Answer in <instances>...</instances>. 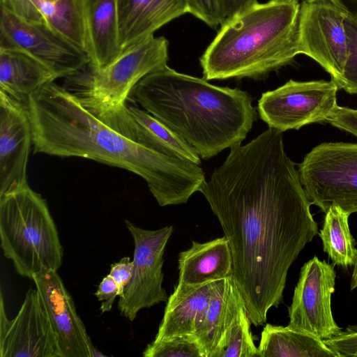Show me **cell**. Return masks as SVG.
Returning <instances> with one entry per match:
<instances>
[{
  "instance_id": "1",
  "label": "cell",
  "mask_w": 357,
  "mask_h": 357,
  "mask_svg": "<svg viewBox=\"0 0 357 357\" xmlns=\"http://www.w3.org/2000/svg\"><path fill=\"white\" fill-rule=\"evenodd\" d=\"M282 132L268 127L231 147L199 190L228 241L231 277L256 326L282 301L291 265L318 234Z\"/></svg>"
},
{
  "instance_id": "2",
  "label": "cell",
  "mask_w": 357,
  "mask_h": 357,
  "mask_svg": "<svg viewBox=\"0 0 357 357\" xmlns=\"http://www.w3.org/2000/svg\"><path fill=\"white\" fill-rule=\"evenodd\" d=\"M34 153L81 157L141 176L160 206L186 203L206 181L199 165L158 153L128 139L54 82L24 103Z\"/></svg>"
},
{
  "instance_id": "3",
  "label": "cell",
  "mask_w": 357,
  "mask_h": 357,
  "mask_svg": "<svg viewBox=\"0 0 357 357\" xmlns=\"http://www.w3.org/2000/svg\"><path fill=\"white\" fill-rule=\"evenodd\" d=\"M128 100L159 120L204 160L241 144L256 119L248 92L213 85L167 65L142 79Z\"/></svg>"
},
{
  "instance_id": "4",
  "label": "cell",
  "mask_w": 357,
  "mask_h": 357,
  "mask_svg": "<svg viewBox=\"0 0 357 357\" xmlns=\"http://www.w3.org/2000/svg\"><path fill=\"white\" fill-rule=\"evenodd\" d=\"M297 0L257 3L221 24L201 56L204 79H259L300 54Z\"/></svg>"
},
{
  "instance_id": "5",
  "label": "cell",
  "mask_w": 357,
  "mask_h": 357,
  "mask_svg": "<svg viewBox=\"0 0 357 357\" xmlns=\"http://www.w3.org/2000/svg\"><path fill=\"white\" fill-rule=\"evenodd\" d=\"M1 248L17 273L32 280L42 268L58 271L63 250L45 199L29 185L0 197Z\"/></svg>"
},
{
  "instance_id": "6",
  "label": "cell",
  "mask_w": 357,
  "mask_h": 357,
  "mask_svg": "<svg viewBox=\"0 0 357 357\" xmlns=\"http://www.w3.org/2000/svg\"><path fill=\"white\" fill-rule=\"evenodd\" d=\"M169 42L154 36L123 52L104 68L71 76L79 85L74 93L93 114L115 109L126 102L134 86L145 76L167 65Z\"/></svg>"
},
{
  "instance_id": "7",
  "label": "cell",
  "mask_w": 357,
  "mask_h": 357,
  "mask_svg": "<svg viewBox=\"0 0 357 357\" xmlns=\"http://www.w3.org/2000/svg\"><path fill=\"white\" fill-rule=\"evenodd\" d=\"M303 187L312 204L325 213L337 206L357 212V144L323 143L298 165Z\"/></svg>"
},
{
  "instance_id": "8",
  "label": "cell",
  "mask_w": 357,
  "mask_h": 357,
  "mask_svg": "<svg viewBox=\"0 0 357 357\" xmlns=\"http://www.w3.org/2000/svg\"><path fill=\"white\" fill-rule=\"evenodd\" d=\"M349 10L342 0H303L300 4V54L317 61L337 85L347 54L344 20Z\"/></svg>"
},
{
  "instance_id": "9",
  "label": "cell",
  "mask_w": 357,
  "mask_h": 357,
  "mask_svg": "<svg viewBox=\"0 0 357 357\" xmlns=\"http://www.w3.org/2000/svg\"><path fill=\"white\" fill-rule=\"evenodd\" d=\"M337 85L331 81L298 82L264 92L258 100L259 116L270 128L281 132L298 130L316 122L326 121L337 106Z\"/></svg>"
},
{
  "instance_id": "10",
  "label": "cell",
  "mask_w": 357,
  "mask_h": 357,
  "mask_svg": "<svg viewBox=\"0 0 357 357\" xmlns=\"http://www.w3.org/2000/svg\"><path fill=\"white\" fill-rule=\"evenodd\" d=\"M125 223L133 238L135 250L131 279L119 296L118 308L121 315L132 321L142 309L168 299L162 287L163 255L173 227L148 230L128 220Z\"/></svg>"
},
{
  "instance_id": "11",
  "label": "cell",
  "mask_w": 357,
  "mask_h": 357,
  "mask_svg": "<svg viewBox=\"0 0 357 357\" xmlns=\"http://www.w3.org/2000/svg\"><path fill=\"white\" fill-rule=\"evenodd\" d=\"M0 11V47L29 53L57 78L71 77L89 66L85 52L47 25L27 22L3 9Z\"/></svg>"
},
{
  "instance_id": "12",
  "label": "cell",
  "mask_w": 357,
  "mask_h": 357,
  "mask_svg": "<svg viewBox=\"0 0 357 357\" xmlns=\"http://www.w3.org/2000/svg\"><path fill=\"white\" fill-rule=\"evenodd\" d=\"M335 278L334 264L321 261L317 257L304 264L289 307V326L321 340L342 332L331 310Z\"/></svg>"
},
{
  "instance_id": "13",
  "label": "cell",
  "mask_w": 357,
  "mask_h": 357,
  "mask_svg": "<svg viewBox=\"0 0 357 357\" xmlns=\"http://www.w3.org/2000/svg\"><path fill=\"white\" fill-rule=\"evenodd\" d=\"M1 357H62L59 340L39 293L29 289L17 315L6 317L0 301Z\"/></svg>"
},
{
  "instance_id": "14",
  "label": "cell",
  "mask_w": 357,
  "mask_h": 357,
  "mask_svg": "<svg viewBox=\"0 0 357 357\" xmlns=\"http://www.w3.org/2000/svg\"><path fill=\"white\" fill-rule=\"evenodd\" d=\"M32 280L57 335L62 357L105 356L93 346L57 271L42 268Z\"/></svg>"
},
{
  "instance_id": "15",
  "label": "cell",
  "mask_w": 357,
  "mask_h": 357,
  "mask_svg": "<svg viewBox=\"0 0 357 357\" xmlns=\"http://www.w3.org/2000/svg\"><path fill=\"white\" fill-rule=\"evenodd\" d=\"M93 114L137 144L167 157L201 165L199 155L190 144L133 102L127 100L115 109Z\"/></svg>"
},
{
  "instance_id": "16",
  "label": "cell",
  "mask_w": 357,
  "mask_h": 357,
  "mask_svg": "<svg viewBox=\"0 0 357 357\" xmlns=\"http://www.w3.org/2000/svg\"><path fill=\"white\" fill-rule=\"evenodd\" d=\"M32 130L24 104L0 91V197L26 186Z\"/></svg>"
},
{
  "instance_id": "17",
  "label": "cell",
  "mask_w": 357,
  "mask_h": 357,
  "mask_svg": "<svg viewBox=\"0 0 357 357\" xmlns=\"http://www.w3.org/2000/svg\"><path fill=\"white\" fill-rule=\"evenodd\" d=\"M121 53L188 13L185 0H116Z\"/></svg>"
},
{
  "instance_id": "18",
  "label": "cell",
  "mask_w": 357,
  "mask_h": 357,
  "mask_svg": "<svg viewBox=\"0 0 357 357\" xmlns=\"http://www.w3.org/2000/svg\"><path fill=\"white\" fill-rule=\"evenodd\" d=\"M89 67L98 70L121 54L116 0H80Z\"/></svg>"
},
{
  "instance_id": "19",
  "label": "cell",
  "mask_w": 357,
  "mask_h": 357,
  "mask_svg": "<svg viewBox=\"0 0 357 357\" xmlns=\"http://www.w3.org/2000/svg\"><path fill=\"white\" fill-rule=\"evenodd\" d=\"M220 280L200 285L177 283L168 297L154 340L193 335Z\"/></svg>"
},
{
  "instance_id": "20",
  "label": "cell",
  "mask_w": 357,
  "mask_h": 357,
  "mask_svg": "<svg viewBox=\"0 0 357 357\" xmlns=\"http://www.w3.org/2000/svg\"><path fill=\"white\" fill-rule=\"evenodd\" d=\"M244 307L245 301L232 277L221 280L194 335L204 357L213 356Z\"/></svg>"
},
{
  "instance_id": "21",
  "label": "cell",
  "mask_w": 357,
  "mask_h": 357,
  "mask_svg": "<svg viewBox=\"0 0 357 357\" xmlns=\"http://www.w3.org/2000/svg\"><path fill=\"white\" fill-rule=\"evenodd\" d=\"M178 282L200 285L225 279L232 274V256L225 236L205 242L192 241L178 259Z\"/></svg>"
},
{
  "instance_id": "22",
  "label": "cell",
  "mask_w": 357,
  "mask_h": 357,
  "mask_svg": "<svg viewBox=\"0 0 357 357\" xmlns=\"http://www.w3.org/2000/svg\"><path fill=\"white\" fill-rule=\"evenodd\" d=\"M57 77L45 65L17 48L0 47V91L24 103Z\"/></svg>"
},
{
  "instance_id": "23",
  "label": "cell",
  "mask_w": 357,
  "mask_h": 357,
  "mask_svg": "<svg viewBox=\"0 0 357 357\" xmlns=\"http://www.w3.org/2000/svg\"><path fill=\"white\" fill-rule=\"evenodd\" d=\"M261 357H338L323 340L289 326L267 324L261 333Z\"/></svg>"
},
{
  "instance_id": "24",
  "label": "cell",
  "mask_w": 357,
  "mask_h": 357,
  "mask_svg": "<svg viewBox=\"0 0 357 357\" xmlns=\"http://www.w3.org/2000/svg\"><path fill=\"white\" fill-rule=\"evenodd\" d=\"M325 214L324 225L319 233L324 251L334 265L344 268L354 266L357 250L349 230V215L337 206L330 207Z\"/></svg>"
},
{
  "instance_id": "25",
  "label": "cell",
  "mask_w": 357,
  "mask_h": 357,
  "mask_svg": "<svg viewBox=\"0 0 357 357\" xmlns=\"http://www.w3.org/2000/svg\"><path fill=\"white\" fill-rule=\"evenodd\" d=\"M251 324L246 307H244L212 357H261L253 340Z\"/></svg>"
},
{
  "instance_id": "26",
  "label": "cell",
  "mask_w": 357,
  "mask_h": 357,
  "mask_svg": "<svg viewBox=\"0 0 357 357\" xmlns=\"http://www.w3.org/2000/svg\"><path fill=\"white\" fill-rule=\"evenodd\" d=\"M142 355L144 357H204L193 335L153 340L147 345Z\"/></svg>"
},
{
  "instance_id": "27",
  "label": "cell",
  "mask_w": 357,
  "mask_h": 357,
  "mask_svg": "<svg viewBox=\"0 0 357 357\" xmlns=\"http://www.w3.org/2000/svg\"><path fill=\"white\" fill-rule=\"evenodd\" d=\"M347 36V54L338 88L357 93V12L349 10L344 20Z\"/></svg>"
},
{
  "instance_id": "28",
  "label": "cell",
  "mask_w": 357,
  "mask_h": 357,
  "mask_svg": "<svg viewBox=\"0 0 357 357\" xmlns=\"http://www.w3.org/2000/svg\"><path fill=\"white\" fill-rule=\"evenodd\" d=\"M188 13L211 27L223 23L218 0H185Z\"/></svg>"
},
{
  "instance_id": "29",
  "label": "cell",
  "mask_w": 357,
  "mask_h": 357,
  "mask_svg": "<svg viewBox=\"0 0 357 357\" xmlns=\"http://www.w3.org/2000/svg\"><path fill=\"white\" fill-rule=\"evenodd\" d=\"M326 122L357 137V109L337 105Z\"/></svg>"
},
{
  "instance_id": "30",
  "label": "cell",
  "mask_w": 357,
  "mask_h": 357,
  "mask_svg": "<svg viewBox=\"0 0 357 357\" xmlns=\"http://www.w3.org/2000/svg\"><path fill=\"white\" fill-rule=\"evenodd\" d=\"M95 296L102 302L100 307L102 313L111 310L115 298L119 296V287L112 276L107 275L102 278Z\"/></svg>"
},
{
  "instance_id": "31",
  "label": "cell",
  "mask_w": 357,
  "mask_h": 357,
  "mask_svg": "<svg viewBox=\"0 0 357 357\" xmlns=\"http://www.w3.org/2000/svg\"><path fill=\"white\" fill-rule=\"evenodd\" d=\"M132 261L128 257H124L119 261L111 264L109 275L116 282L119 289V296H122L125 287L131 279Z\"/></svg>"
},
{
  "instance_id": "32",
  "label": "cell",
  "mask_w": 357,
  "mask_h": 357,
  "mask_svg": "<svg viewBox=\"0 0 357 357\" xmlns=\"http://www.w3.org/2000/svg\"><path fill=\"white\" fill-rule=\"evenodd\" d=\"M223 23L257 3V0H218Z\"/></svg>"
},
{
  "instance_id": "33",
  "label": "cell",
  "mask_w": 357,
  "mask_h": 357,
  "mask_svg": "<svg viewBox=\"0 0 357 357\" xmlns=\"http://www.w3.org/2000/svg\"><path fill=\"white\" fill-rule=\"evenodd\" d=\"M357 288V257L354 265V270L351 275V289L353 290Z\"/></svg>"
},
{
  "instance_id": "34",
  "label": "cell",
  "mask_w": 357,
  "mask_h": 357,
  "mask_svg": "<svg viewBox=\"0 0 357 357\" xmlns=\"http://www.w3.org/2000/svg\"><path fill=\"white\" fill-rule=\"evenodd\" d=\"M303 1V0H297ZM351 11L357 12V0H342Z\"/></svg>"
}]
</instances>
